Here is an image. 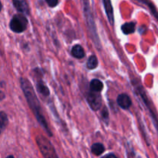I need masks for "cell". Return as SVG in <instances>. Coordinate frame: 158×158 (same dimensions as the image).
I'll use <instances>...</instances> for the list:
<instances>
[{
    "label": "cell",
    "instance_id": "1",
    "mask_svg": "<svg viewBox=\"0 0 158 158\" xmlns=\"http://www.w3.org/2000/svg\"><path fill=\"white\" fill-rule=\"evenodd\" d=\"M20 84H21V87L23 91V94H24L26 100L28 102V104H29L30 109L32 110L35 117H36L38 122L41 125L42 127L44 129V131L49 136H52V132H51L50 129L49 128L46 118H45L44 115H43V109H42L41 105H40V102L37 96L35 95V90H34L32 85L26 78H21Z\"/></svg>",
    "mask_w": 158,
    "mask_h": 158
},
{
    "label": "cell",
    "instance_id": "2",
    "mask_svg": "<svg viewBox=\"0 0 158 158\" xmlns=\"http://www.w3.org/2000/svg\"><path fill=\"white\" fill-rule=\"evenodd\" d=\"M83 9H84V14L85 17H86V23H87V26L89 27V30L90 32L91 36H92L93 41L94 42L96 46L97 47H100V40L98 38V35L97 32V28H96L95 23H94V18H93L92 12H90V6H89V3L88 0H83Z\"/></svg>",
    "mask_w": 158,
    "mask_h": 158
},
{
    "label": "cell",
    "instance_id": "3",
    "mask_svg": "<svg viewBox=\"0 0 158 158\" xmlns=\"http://www.w3.org/2000/svg\"><path fill=\"white\" fill-rule=\"evenodd\" d=\"M35 140L44 158H59L53 146L46 137L43 135H39L35 138Z\"/></svg>",
    "mask_w": 158,
    "mask_h": 158
},
{
    "label": "cell",
    "instance_id": "4",
    "mask_svg": "<svg viewBox=\"0 0 158 158\" xmlns=\"http://www.w3.org/2000/svg\"><path fill=\"white\" fill-rule=\"evenodd\" d=\"M28 23L29 22H28L27 18L23 13L16 14L11 19L9 27L12 32L21 33L27 29Z\"/></svg>",
    "mask_w": 158,
    "mask_h": 158
},
{
    "label": "cell",
    "instance_id": "5",
    "mask_svg": "<svg viewBox=\"0 0 158 158\" xmlns=\"http://www.w3.org/2000/svg\"><path fill=\"white\" fill-rule=\"evenodd\" d=\"M87 101L89 106L94 111L100 110L102 106L101 96L100 95L99 93L90 91V93L87 96Z\"/></svg>",
    "mask_w": 158,
    "mask_h": 158
},
{
    "label": "cell",
    "instance_id": "6",
    "mask_svg": "<svg viewBox=\"0 0 158 158\" xmlns=\"http://www.w3.org/2000/svg\"><path fill=\"white\" fill-rule=\"evenodd\" d=\"M117 104L120 106V107H121L123 110H127L131 107V104H132V101H131V99L127 94H120L117 97Z\"/></svg>",
    "mask_w": 158,
    "mask_h": 158
},
{
    "label": "cell",
    "instance_id": "7",
    "mask_svg": "<svg viewBox=\"0 0 158 158\" xmlns=\"http://www.w3.org/2000/svg\"><path fill=\"white\" fill-rule=\"evenodd\" d=\"M103 6H104L105 11H106V15H107L108 21L110 23L111 26H114V9H113L112 3L110 0H103Z\"/></svg>",
    "mask_w": 158,
    "mask_h": 158
},
{
    "label": "cell",
    "instance_id": "8",
    "mask_svg": "<svg viewBox=\"0 0 158 158\" xmlns=\"http://www.w3.org/2000/svg\"><path fill=\"white\" fill-rule=\"evenodd\" d=\"M14 6L17 11L23 14H29V9L26 0H12Z\"/></svg>",
    "mask_w": 158,
    "mask_h": 158
},
{
    "label": "cell",
    "instance_id": "9",
    "mask_svg": "<svg viewBox=\"0 0 158 158\" xmlns=\"http://www.w3.org/2000/svg\"><path fill=\"white\" fill-rule=\"evenodd\" d=\"M71 54L75 58L82 59L84 57L85 52L83 48L80 45H75V46H73L72 50H71Z\"/></svg>",
    "mask_w": 158,
    "mask_h": 158
},
{
    "label": "cell",
    "instance_id": "10",
    "mask_svg": "<svg viewBox=\"0 0 158 158\" xmlns=\"http://www.w3.org/2000/svg\"><path fill=\"white\" fill-rule=\"evenodd\" d=\"M89 89H90V91H93V92L100 93L103 89V83L100 80L94 79L91 80L89 83Z\"/></svg>",
    "mask_w": 158,
    "mask_h": 158
},
{
    "label": "cell",
    "instance_id": "11",
    "mask_svg": "<svg viewBox=\"0 0 158 158\" xmlns=\"http://www.w3.org/2000/svg\"><path fill=\"white\" fill-rule=\"evenodd\" d=\"M135 23H126L121 26V29L123 31V32L126 35L128 34H131L133 32H134L135 31Z\"/></svg>",
    "mask_w": 158,
    "mask_h": 158
},
{
    "label": "cell",
    "instance_id": "12",
    "mask_svg": "<svg viewBox=\"0 0 158 158\" xmlns=\"http://www.w3.org/2000/svg\"><path fill=\"white\" fill-rule=\"evenodd\" d=\"M91 151H92V153L94 155L99 156L103 153V151H104V147H103V145L102 143H96L94 144H93L92 147H91Z\"/></svg>",
    "mask_w": 158,
    "mask_h": 158
},
{
    "label": "cell",
    "instance_id": "13",
    "mask_svg": "<svg viewBox=\"0 0 158 158\" xmlns=\"http://www.w3.org/2000/svg\"><path fill=\"white\" fill-rule=\"evenodd\" d=\"M36 89L40 94L44 97H48L49 95V90L47 86L44 84L43 82H38L36 84Z\"/></svg>",
    "mask_w": 158,
    "mask_h": 158
},
{
    "label": "cell",
    "instance_id": "14",
    "mask_svg": "<svg viewBox=\"0 0 158 158\" xmlns=\"http://www.w3.org/2000/svg\"><path fill=\"white\" fill-rule=\"evenodd\" d=\"M137 1L140 2H142V3H143V4L147 5V6L149 7V9H150V10H151V13L154 15V16L155 17L156 19H157V21H158V12H157V9H156L155 6H154V4H153V3L151 2L150 0H137Z\"/></svg>",
    "mask_w": 158,
    "mask_h": 158
},
{
    "label": "cell",
    "instance_id": "15",
    "mask_svg": "<svg viewBox=\"0 0 158 158\" xmlns=\"http://www.w3.org/2000/svg\"><path fill=\"white\" fill-rule=\"evenodd\" d=\"M97 65H98V60L96 56H91L88 59L87 63H86V66L89 69H94L97 68Z\"/></svg>",
    "mask_w": 158,
    "mask_h": 158
},
{
    "label": "cell",
    "instance_id": "16",
    "mask_svg": "<svg viewBox=\"0 0 158 158\" xmlns=\"http://www.w3.org/2000/svg\"><path fill=\"white\" fill-rule=\"evenodd\" d=\"M8 123L7 115L4 112H0V133L5 129Z\"/></svg>",
    "mask_w": 158,
    "mask_h": 158
},
{
    "label": "cell",
    "instance_id": "17",
    "mask_svg": "<svg viewBox=\"0 0 158 158\" xmlns=\"http://www.w3.org/2000/svg\"><path fill=\"white\" fill-rule=\"evenodd\" d=\"M46 2L50 7H55L59 3V0H46Z\"/></svg>",
    "mask_w": 158,
    "mask_h": 158
},
{
    "label": "cell",
    "instance_id": "18",
    "mask_svg": "<svg viewBox=\"0 0 158 158\" xmlns=\"http://www.w3.org/2000/svg\"><path fill=\"white\" fill-rule=\"evenodd\" d=\"M105 158H117V157H116V156L114 155V154H109V155H107V156H106V157H105Z\"/></svg>",
    "mask_w": 158,
    "mask_h": 158
},
{
    "label": "cell",
    "instance_id": "19",
    "mask_svg": "<svg viewBox=\"0 0 158 158\" xmlns=\"http://www.w3.org/2000/svg\"><path fill=\"white\" fill-rule=\"evenodd\" d=\"M5 97V95L3 94V93L0 92V100H2V99H3Z\"/></svg>",
    "mask_w": 158,
    "mask_h": 158
},
{
    "label": "cell",
    "instance_id": "20",
    "mask_svg": "<svg viewBox=\"0 0 158 158\" xmlns=\"http://www.w3.org/2000/svg\"><path fill=\"white\" fill-rule=\"evenodd\" d=\"M2 8V3H1V2H0V11H1Z\"/></svg>",
    "mask_w": 158,
    "mask_h": 158
},
{
    "label": "cell",
    "instance_id": "21",
    "mask_svg": "<svg viewBox=\"0 0 158 158\" xmlns=\"http://www.w3.org/2000/svg\"><path fill=\"white\" fill-rule=\"evenodd\" d=\"M6 158H14V157H13V156L10 155V156H9V157H7Z\"/></svg>",
    "mask_w": 158,
    "mask_h": 158
}]
</instances>
